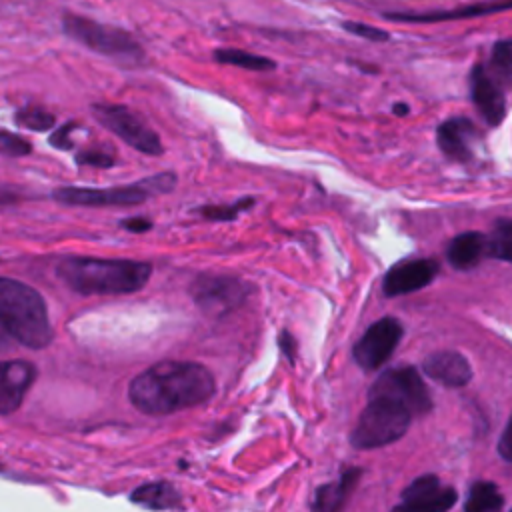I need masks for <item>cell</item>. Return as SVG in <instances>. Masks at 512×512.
Returning <instances> with one entry per match:
<instances>
[{"label": "cell", "instance_id": "9a60e30c", "mask_svg": "<svg viewBox=\"0 0 512 512\" xmlns=\"http://www.w3.org/2000/svg\"><path fill=\"white\" fill-rule=\"evenodd\" d=\"M476 140L478 128L464 116L448 118L436 128V144L440 152L454 162H470Z\"/></svg>", "mask_w": 512, "mask_h": 512}, {"label": "cell", "instance_id": "ba28073f", "mask_svg": "<svg viewBox=\"0 0 512 512\" xmlns=\"http://www.w3.org/2000/svg\"><path fill=\"white\" fill-rule=\"evenodd\" d=\"M92 112L106 130L114 132L134 150L148 156H160L164 152L158 134L148 128L130 108L122 104H92Z\"/></svg>", "mask_w": 512, "mask_h": 512}, {"label": "cell", "instance_id": "52a82bcc", "mask_svg": "<svg viewBox=\"0 0 512 512\" xmlns=\"http://www.w3.org/2000/svg\"><path fill=\"white\" fill-rule=\"evenodd\" d=\"M368 398H384L400 404L410 416H424L432 408L428 386L414 366H396L380 372L368 390Z\"/></svg>", "mask_w": 512, "mask_h": 512}, {"label": "cell", "instance_id": "3957f363", "mask_svg": "<svg viewBox=\"0 0 512 512\" xmlns=\"http://www.w3.org/2000/svg\"><path fill=\"white\" fill-rule=\"evenodd\" d=\"M0 324L26 348H46L54 330L48 320L46 302L32 286L0 276Z\"/></svg>", "mask_w": 512, "mask_h": 512}, {"label": "cell", "instance_id": "4316f807", "mask_svg": "<svg viewBox=\"0 0 512 512\" xmlns=\"http://www.w3.org/2000/svg\"><path fill=\"white\" fill-rule=\"evenodd\" d=\"M342 28L354 36H360L364 40H370V42H386L390 38V34L382 28H376L372 24H366V22H354V20H344L342 22Z\"/></svg>", "mask_w": 512, "mask_h": 512}, {"label": "cell", "instance_id": "d6986e66", "mask_svg": "<svg viewBox=\"0 0 512 512\" xmlns=\"http://www.w3.org/2000/svg\"><path fill=\"white\" fill-rule=\"evenodd\" d=\"M484 256H488V236L476 230L454 236L446 248V258L456 270H472Z\"/></svg>", "mask_w": 512, "mask_h": 512}, {"label": "cell", "instance_id": "f1b7e54d", "mask_svg": "<svg viewBox=\"0 0 512 512\" xmlns=\"http://www.w3.org/2000/svg\"><path fill=\"white\" fill-rule=\"evenodd\" d=\"M116 162V156L106 150H84L76 154L78 166H94V168H110Z\"/></svg>", "mask_w": 512, "mask_h": 512}, {"label": "cell", "instance_id": "1f68e13d", "mask_svg": "<svg viewBox=\"0 0 512 512\" xmlns=\"http://www.w3.org/2000/svg\"><path fill=\"white\" fill-rule=\"evenodd\" d=\"M278 346H280V352L288 358V362H294V358H296V340L288 330H282L278 334Z\"/></svg>", "mask_w": 512, "mask_h": 512}, {"label": "cell", "instance_id": "d4e9b609", "mask_svg": "<svg viewBox=\"0 0 512 512\" xmlns=\"http://www.w3.org/2000/svg\"><path fill=\"white\" fill-rule=\"evenodd\" d=\"M254 198L252 196H244L240 200H236L234 204H208V206H200L196 208V212L212 222H230L236 220L240 212L250 210L254 206Z\"/></svg>", "mask_w": 512, "mask_h": 512}, {"label": "cell", "instance_id": "f546056e", "mask_svg": "<svg viewBox=\"0 0 512 512\" xmlns=\"http://www.w3.org/2000/svg\"><path fill=\"white\" fill-rule=\"evenodd\" d=\"M74 128H78V124H76V122H68V124H64L60 130H56V132L50 136V144H52L54 148H62V150L72 148L70 130H74Z\"/></svg>", "mask_w": 512, "mask_h": 512}, {"label": "cell", "instance_id": "4dcf8cb0", "mask_svg": "<svg viewBox=\"0 0 512 512\" xmlns=\"http://www.w3.org/2000/svg\"><path fill=\"white\" fill-rule=\"evenodd\" d=\"M498 454L512 462V416L508 418V424L504 426V432L500 434V440H498Z\"/></svg>", "mask_w": 512, "mask_h": 512}, {"label": "cell", "instance_id": "ac0fdd59", "mask_svg": "<svg viewBox=\"0 0 512 512\" xmlns=\"http://www.w3.org/2000/svg\"><path fill=\"white\" fill-rule=\"evenodd\" d=\"M362 476L360 468H344L334 482H326L314 490L310 510L312 512H340L346 504L350 492L354 490L358 478Z\"/></svg>", "mask_w": 512, "mask_h": 512}, {"label": "cell", "instance_id": "8d00e7d4", "mask_svg": "<svg viewBox=\"0 0 512 512\" xmlns=\"http://www.w3.org/2000/svg\"><path fill=\"white\" fill-rule=\"evenodd\" d=\"M0 468H2V464H0Z\"/></svg>", "mask_w": 512, "mask_h": 512}, {"label": "cell", "instance_id": "7c38bea8", "mask_svg": "<svg viewBox=\"0 0 512 512\" xmlns=\"http://www.w3.org/2000/svg\"><path fill=\"white\" fill-rule=\"evenodd\" d=\"M440 270V264L434 258H414L404 260L392 266L382 280V292L390 298L416 292L428 286Z\"/></svg>", "mask_w": 512, "mask_h": 512}, {"label": "cell", "instance_id": "d6a6232c", "mask_svg": "<svg viewBox=\"0 0 512 512\" xmlns=\"http://www.w3.org/2000/svg\"><path fill=\"white\" fill-rule=\"evenodd\" d=\"M120 226H122L124 230H128V232H138V234H140V232L150 230V228H152V222H150L148 218H144V216H136V218L122 220Z\"/></svg>", "mask_w": 512, "mask_h": 512}, {"label": "cell", "instance_id": "8992f818", "mask_svg": "<svg viewBox=\"0 0 512 512\" xmlns=\"http://www.w3.org/2000/svg\"><path fill=\"white\" fill-rule=\"evenodd\" d=\"M62 30L76 42L84 44L86 48L112 56V58H136L140 60L144 56L142 46L136 42V38L116 26H108L96 20H90L80 14L66 12L62 16Z\"/></svg>", "mask_w": 512, "mask_h": 512}, {"label": "cell", "instance_id": "4fadbf2b", "mask_svg": "<svg viewBox=\"0 0 512 512\" xmlns=\"http://www.w3.org/2000/svg\"><path fill=\"white\" fill-rule=\"evenodd\" d=\"M470 98L488 126H500L506 116V96L484 64L470 70Z\"/></svg>", "mask_w": 512, "mask_h": 512}, {"label": "cell", "instance_id": "2e32d148", "mask_svg": "<svg viewBox=\"0 0 512 512\" xmlns=\"http://www.w3.org/2000/svg\"><path fill=\"white\" fill-rule=\"evenodd\" d=\"M512 10V0H484L474 2L450 10H436V12H424V14H412V12H386L382 14L386 20L394 22H416V24H434V22H448V20H464V18H476L486 14H496Z\"/></svg>", "mask_w": 512, "mask_h": 512}, {"label": "cell", "instance_id": "e575fe53", "mask_svg": "<svg viewBox=\"0 0 512 512\" xmlns=\"http://www.w3.org/2000/svg\"><path fill=\"white\" fill-rule=\"evenodd\" d=\"M12 336L6 332V328L0 324V350H4L6 346H8V340H10Z\"/></svg>", "mask_w": 512, "mask_h": 512}, {"label": "cell", "instance_id": "30bf717a", "mask_svg": "<svg viewBox=\"0 0 512 512\" xmlns=\"http://www.w3.org/2000/svg\"><path fill=\"white\" fill-rule=\"evenodd\" d=\"M402 334H404V328L400 320L392 316H384L376 320L354 344V350H352L354 362L364 370L380 368L396 350Z\"/></svg>", "mask_w": 512, "mask_h": 512}, {"label": "cell", "instance_id": "5bb4252c", "mask_svg": "<svg viewBox=\"0 0 512 512\" xmlns=\"http://www.w3.org/2000/svg\"><path fill=\"white\" fill-rule=\"evenodd\" d=\"M36 380V366L26 360L0 362V416L20 408Z\"/></svg>", "mask_w": 512, "mask_h": 512}, {"label": "cell", "instance_id": "74e56055", "mask_svg": "<svg viewBox=\"0 0 512 512\" xmlns=\"http://www.w3.org/2000/svg\"><path fill=\"white\" fill-rule=\"evenodd\" d=\"M510 512H512V510H510Z\"/></svg>", "mask_w": 512, "mask_h": 512}, {"label": "cell", "instance_id": "836d02e7", "mask_svg": "<svg viewBox=\"0 0 512 512\" xmlns=\"http://www.w3.org/2000/svg\"><path fill=\"white\" fill-rule=\"evenodd\" d=\"M408 112H410V106H408L406 102H396V104H392V114H394V116L402 118V116H406Z\"/></svg>", "mask_w": 512, "mask_h": 512}, {"label": "cell", "instance_id": "d590c367", "mask_svg": "<svg viewBox=\"0 0 512 512\" xmlns=\"http://www.w3.org/2000/svg\"><path fill=\"white\" fill-rule=\"evenodd\" d=\"M4 202H6V200H4V198H2V196H0V204H4Z\"/></svg>", "mask_w": 512, "mask_h": 512}, {"label": "cell", "instance_id": "83f0119b", "mask_svg": "<svg viewBox=\"0 0 512 512\" xmlns=\"http://www.w3.org/2000/svg\"><path fill=\"white\" fill-rule=\"evenodd\" d=\"M32 152L30 142H26L24 138L10 134L6 130H0V154L6 156H26Z\"/></svg>", "mask_w": 512, "mask_h": 512}, {"label": "cell", "instance_id": "e0dca14e", "mask_svg": "<svg viewBox=\"0 0 512 512\" xmlns=\"http://www.w3.org/2000/svg\"><path fill=\"white\" fill-rule=\"evenodd\" d=\"M422 372L448 388H462L472 378V368L468 360L454 350H442L426 356L422 360Z\"/></svg>", "mask_w": 512, "mask_h": 512}, {"label": "cell", "instance_id": "ffe728a7", "mask_svg": "<svg viewBox=\"0 0 512 512\" xmlns=\"http://www.w3.org/2000/svg\"><path fill=\"white\" fill-rule=\"evenodd\" d=\"M130 500L148 510H174V508H180V504H182L180 492L166 480L148 482V484L138 486L130 494Z\"/></svg>", "mask_w": 512, "mask_h": 512}, {"label": "cell", "instance_id": "7402d4cb", "mask_svg": "<svg viewBox=\"0 0 512 512\" xmlns=\"http://www.w3.org/2000/svg\"><path fill=\"white\" fill-rule=\"evenodd\" d=\"M214 60L220 64L254 70V72H268V70L276 68L274 60L254 54V52L240 50V48H218V50H214Z\"/></svg>", "mask_w": 512, "mask_h": 512}, {"label": "cell", "instance_id": "603a6c76", "mask_svg": "<svg viewBox=\"0 0 512 512\" xmlns=\"http://www.w3.org/2000/svg\"><path fill=\"white\" fill-rule=\"evenodd\" d=\"M486 68L500 86H512V38L494 42L490 52V66Z\"/></svg>", "mask_w": 512, "mask_h": 512}, {"label": "cell", "instance_id": "484cf974", "mask_svg": "<svg viewBox=\"0 0 512 512\" xmlns=\"http://www.w3.org/2000/svg\"><path fill=\"white\" fill-rule=\"evenodd\" d=\"M14 122L26 130L44 132L54 126V116L42 108L36 106H24L14 114Z\"/></svg>", "mask_w": 512, "mask_h": 512}, {"label": "cell", "instance_id": "277c9868", "mask_svg": "<svg viewBox=\"0 0 512 512\" xmlns=\"http://www.w3.org/2000/svg\"><path fill=\"white\" fill-rule=\"evenodd\" d=\"M176 186L174 172H160L138 180L126 186H112V188H78V186H64L52 192L54 200L66 206H88V208H102V206H134L150 196H160L172 192Z\"/></svg>", "mask_w": 512, "mask_h": 512}, {"label": "cell", "instance_id": "8fae6325", "mask_svg": "<svg viewBox=\"0 0 512 512\" xmlns=\"http://www.w3.org/2000/svg\"><path fill=\"white\" fill-rule=\"evenodd\" d=\"M458 494L454 488L444 486L438 476H418L402 492V502L392 512H446L454 506Z\"/></svg>", "mask_w": 512, "mask_h": 512}, {"label": "cell", "instance_id": "9c48e42d", "mask_svg": "<svg viewBox=\"0 0 512 512\" xmlns=\"http://www.w3.org/2000/svg\"><path fill=\"white\" fill-rule=\"evenodd\" d=\"M250 286L234 276L222 274H202L198 276L192 286L190 294L194 302L208 314H226L234 308L242 306L248 298Z\"/></svg>", "mask_w": 512, "mask_h": 512}, {"label": "cell", "instance_id": "6da1fadb", "mask_svg": "<svg viewBox=\"0 0 512 512\" xmlns=\"http://www.w3.org/2000/svg\"><path fill=\"white\" fill-rule=\"evenodd\" d=\"M214 388V376L206 366L164 360L130 382L128 398L140 412L162 416L208 402Z\"/></svg>", "mask_w": 512, "mask_h": 512}, {"label": "cell", "instance_id": "7a4b0ae2", "mask_svg": "<svg viewBox=\"0 0 512 512\" xmlns=\"http://www.w3.org/2000/svg\"><path fill=\"white\" fill-rule=\"evenodd\" d=\"M58 278L78 294H130L146 286L152 266L140 260L68 256L56 266Z\"/></svg>", "mask_w": 512, "mask_h": 512}, {"label": "cell", "instance_id": "cb8c5ba5", "mask_svg": "<svg viewBox=\"0 0 512 512\" xmlns=\"http://www.w3.org/2000/svg\"><path fill=\"white\" fill-rule=\"evenodd\" d=\"M488 256L512 262V220H498L488 236Z\"/></svg>", "mask_w": 512, "mask_h": 512}, {"label": "cell", "instance_id": "5b68a950", "mask_svg": "<svg viewBox=\"0 0 512 512\" xmlns=\"http://www.w3.org/2000/svg\"><path fill=\"white\" fill-rule=\"evenodd\" d=\"M410 412L384 398H368L358 422L350 434V444L360 450L380 448L396 442L410 426Z\"/></svg>", "mask_w": 512, "mask_h": 512}, {"label": "cell", "instance_id": "44dd1931", "mask_svg": "<svg viewBox=\"0 0 512 512\" xmlns=\"http://www.w3.org/2000/svg\"><path fill=\"white\" fill-rule=\"evenodd\" d=\"M504 498L496 484L488 480H476L468 488L464 512H502Z\"/></svg>", "mask_w": 512, "mask_h": 512}]
</instances>
